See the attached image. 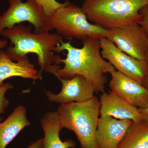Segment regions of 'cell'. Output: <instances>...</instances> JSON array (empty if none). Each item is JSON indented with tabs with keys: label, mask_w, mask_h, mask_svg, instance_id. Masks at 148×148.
I'll return each mask as SVG.
<instances>
[{
	"label": "cell",
	"mask_w": 148,
	"mask_h": 148,
	"mask_svg": "<svg viewBox=\"0 0 148 148\" xmlns=\"http://www.w3.org/2000/svg\"><path fill=\"white\" fill-rule=\"evenodd\" d=\"M100 115L118 119H128L133 122L144 120L138 108L130 105L112 91L103 92L100 96Z\"/></svg>",
	"instance_id": "12"
},
{
	"label": "cell",
	"mask_w": 148,
	"mask_h": 148,
	"mask_svg": "<svg viewBox=\"0 0 148 148\" xmlns=\"http://www.w3.org/2000/svg\"><path fill=\"white\" fill-rule=\"evenodd\" d=\"M139 12L142 15V18L138 24L144 29L148 38V5L142 8Z\"/></svg>",
	"instance_id": "19"
},
{
	"label": "cell",
	"mask_w": 148,
	"mask_h": 148,
	"mask_svg": "<svg viewBox=\"0 0 148 148\" xmlns=\"http://www.w3.org/2000/svg\"><path fill=\"white\" fill-rule=\"evenodd\" d=\"M13 87L12 85L9 83H4L0 86V122L2 120L1 115L4 113L5 109L10 103L9 101L5 96L6 92Z\"/></svg>",
	"instance_id": "18"
},
{
	"label": "cell",
	"mask_w": 148,
	"mask_h": 148,
	"mask_svg": "<svg viewBox=\"0 0 148 148\" xmlns=\"http://www.w3.org/2000/svg\"><path fill=\"white\" fill-rule=\"evenodd\" d=\"M41 125L44 132L43 148H74L75 143L69 139L62 141L60 132L63 129L60 116L57 110L48 112L40 120Z\"/></svg>",
	"instance_id": "14"
},
{
	"label": "cell",
	"mask_w": 148,
	"mask_h": 148,
	"mask_svg": "<svg viewBox=\"0 0 148 148\" xmlns=\"http://www.w3.org/2000/svg\"><path fill=\"white\" fill-rule=\"evenodd\" d=\"M110 75L112 92L138 108H148V90L142 84L116 70Z\"/></svg>",
	"instance_id": "10"
},
{
	"label": "cell",
	"mask_w": 148,
	"mask_h": 148,
	"mask_svg": "<svg viewBox=\"0 0 148 148\" xmlns=\"http://www.w3.org/2000/svg\"><path fill=\"white\" fill-rule=\"evenodd\" d=\"M106 38L125 53L137 59L146 60L148 38L138 23L110 29Z\"/></svg>",
	"instance_id": "8"
},
{
	"label": "cell",
	"mask_w": 148,
	"mask_h": 148,
	"mask_svg": "<svg viewBox=\"0 0 148 148\" xmlns=\"http://www.w3.org/2000/svg\"><path fill=\"white\" fill-rule=\"evenodd\" d=\"M101 104L97 97L81 103L61 104L58 112L63 128L73 131L80 145V148H99L96 130Z\"/></svg>",
	"instance_id": "3"
},
{
	"label": "cell",
	"mask_w": 148,
	"mask_h": 148,
	"mask_svg": "<svg viewBox=\"0 0 148 148\" xmlns=\"http://www.w3.org/2000/svg\"><path fill=\"white\" fill-rule=\"evenodd\" d=\"M8 44V41L7 39H0V50L5 48Z\"/></svg>",
	"instance_id": "23"
},
{
	"label": "cell",
	"mask_w": 148,
	"mask_h": 148,
	"mask_svg": "<svg viewBox=\"0 0 148 148\" xmlns=\"http://www.w3.org/2000/svg\"><path fill=\"white\" fill-rule=\"evenodd\" d=\"M38 71L30 62L27 55L14 62L9 58L4 51L0 50V86L12 77H20L34 80L39 79Z\"/></svg>",
	"instance_id": "13"
},
{
	"label": "cell",
	"mask_w": 148,
	"mask_h": 148,
	"mask_svg": "<svg viewBox=\"0 0 148 148\" xmlns=\"http://www.w3.org/2000/svg\"><path fill=\"white\" fill-rule=\"evenodd\" d=\"M139 109L140 113L143 115L144 120L148 122V108L145 109Z\"/></svg>",
	"instance_id": "21"
},
{
	"label": "cell",
	"mask_w": 148,
	"mask_h": 148,
	"mask_svg": "<svg viewBox=\"0 0 148 148\" xmlns=\"http://www.w3.org/2000/svg\"><path fill=\"white\" fill-rule=\"evenodd\" d=\"M0 34L10 41V45L5 51L12 61H19L29 53L36 55L40 67L39 79H42L44 71L53 75L61 68L62 58L54 53L57 47L63 42V37L58 34L33 33L30 26L21 24L4 29Z\"/></svg>",
	"instance_id": "1"
},
{
	"label": "cell",
	"mask_w": 148,
	"mask_h": 148,
	"mask_svg": "<svg viewBox=\"0 0 148 148\" xmlns=\"http://www.w3.org/2000/svg\"><path fill=\"white\" fill-rule=\"evenodd\" d=\"M8 9L0 15V32L26 21L34 26L36 34L53 30L50 18L35 0H8Z\"/></svg>",
	"instance_id": "6"
},
{
	"label": "cell",
	"mask_w": 148,
	"mask_h": 148,
	"mask_svg": "<svg viewBox=\"0 0 148 148\" xmlns=\"http://www.w3.org/2000/svg\"><path fill=\"white\" fill-rule=\"evenodd\" d=\"M148 5V0H84L81 8L88 19L108 30L139 23L140 10Z\"/></svg>",
	"instance_id": "4"
},
{
	"label": "cell",
	"mask_w": 148,
	"mask_h": 148,
	"mask_svg": "<svg viewBox=\"0 0 148 148\" xmlns=\"http://www.w3.org/2000/svg\"><path fill=\"white\" fill-rule=\"evenodd\" d=\"M27 148H43V138L32 142Z\"/></svg>",
	"instance_id": "20"
},
{
	"label": "cell",
	"mask_w": 148,
	"mask_h": 148,
	"mask_svg": "<svg viewBox=\"0 0 148 148\" xmlns=\"http://www.w3.org/2000/svg\"><path fill=\"white\" fill-rule=\"evenodd\" d=\"M117 148H148V122H133Z\"/></svg>",
	"instance_id": "16"
},
{
	"label": "cell",
	"mask_w": 148,
	"mask_h": 148,
	"mask_svg": "<svg viewBox=\"0 0 148 148\" xmlns=\"http://www.w3.org/2000/svg\"><path fill=\"white\" fill-rule=\"evenodd\" d=\"M40 5L47 17H51L58 9L67 5L70 1L66 0L64 3L58 2L56 0H35Z\"/></svg>",
	"instance_id": "17"
},
{
	"label": "cell",
	"mask_w": 148,
	"mask_h": 148,
	"mask_svg": "<svg viewBox=\"0 0 148 148\" xmlns=\"http://www.w3.org/2000/svg\"><path fill=\"white\" fill-rule=\"evenodd\" d=\"M132 122L130 120L101 116L96 130L99 148H117Z\"/></svg>",
	"instance_id": "11"
},
{
	"label": "cell",
	"mask_w": 148,
	"mask_h": 148,
	"mask_svg": "<svg viewBox=\"0 0 148 148\" xmlns=\"http://www.w3.org/2000/svg\"><path fill=\"white\" fill-rule=\"evenodd\" d=\"M30 125L25 107L17 106L4 121L0 122V148H5L22 130Z\"/></svg>",
	"instance_id": "15"
},
{
	"label": "cell",
	"mask_w": 148,
	"mask_h": 148,
	"mask_svg": "<svg viewBox=\"0 0 148 148\" xmlns=\"http://www.w3.org/2000/svg\"><path fill=\"white\" fill-rule=\"evenodd\" d=\"M62 87L60 92L55 94L45 90L46 96L50 102L61 104L87 101L94 96L95 88L84 77L76 75L67 79L59 78Z\"/></svg>",
	"instance_id": "9"
},
{
	"label": "cell",
	"mask_w": 148,
	"mask_h": 148,
	"mask_svg": "<svg viewBox=\"0 0 148 148\" xmlns=\"http://www.w3.org/2000/svg\"><path fill=\"white\" fill-rule=\"evenodd\" d=\"M53 30L62 37L70 40L86 38L99 39L107 37L108 30L90 23L81 7L69 2L58 9L50 17Z\"/></svg>",
	"instance_id": "5"
},
{
	"label": "cell",
	"mask_w": 148,
	"mask_h": 148,
	"mask_svg": "<svg viewBox=\"0 0 148 148\" xmlns=\"http://www.w3.org/2000/svg\"><path fill=\"white\" fill-rule=\"evenodd\" d=\"M83 47H75L71 41L62 42L57 47L56 53L67 51L66 58L62 59L64 66L55 72L57 79H67L76 75L82 76L92 84L95 92L103 93L107 78L106 74L115 69L101 55L100 39L87 38L82 40Z\"/></svg>",
	"instance_id": "2"
},
{
	"label": "cell",
	"mask_w": 148,
	"mask_h": 148,
	"mask_svg": "<svg viewBox=\"0 0 148 148\" xmlns=\"http://www.w3.org/2000/svg\"><path fill=\"white\" fill-rule=\"evenodd\" d=\"M101 53L117 71L143 84L148 73L146 60H140L128 55L117 47L106 37L100 39Z\"/></svg>",
	"instance_id": "7"
},
{
	"label": "cell",
	"mask_w": 148,
	"mask_h": 148,
	"mask_svg": "<svg viewBox=\"0 0 148 148\" xmlns=\"http://www.w3.org/2000/svg\"><path fill=\"white\" fill-rule=\"evenodd\" d=\"M146 60L147 61L148 64V48L147 49V51H146ZM142 84L148 90V73Z\"/></svg>",
	"instance_id": "22"
}]
</instances>
